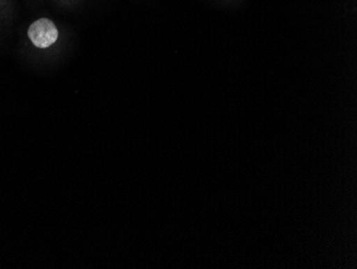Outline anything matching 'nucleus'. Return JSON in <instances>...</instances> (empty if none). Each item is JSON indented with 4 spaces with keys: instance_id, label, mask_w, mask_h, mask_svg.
Returning <instances> with one entry per match:
<instances>
[{
    "instance_id": "nucleus-1",
    "label": "nucleus",
    "mask_w": 357,
    "mask_h": 269,
    "mask_svg": "<svg viewBox=\"0 0 357 269\" xmlns=\"http://www.w3.org/2000/svg\"><path fill=\"white\" fill-rule=\"evenodd\" d=\"M58 29L55 24L48 19H40L32 23L28 29V37L33 45L46 49L57 41Z\"/></svg>"
}]
</instances>
